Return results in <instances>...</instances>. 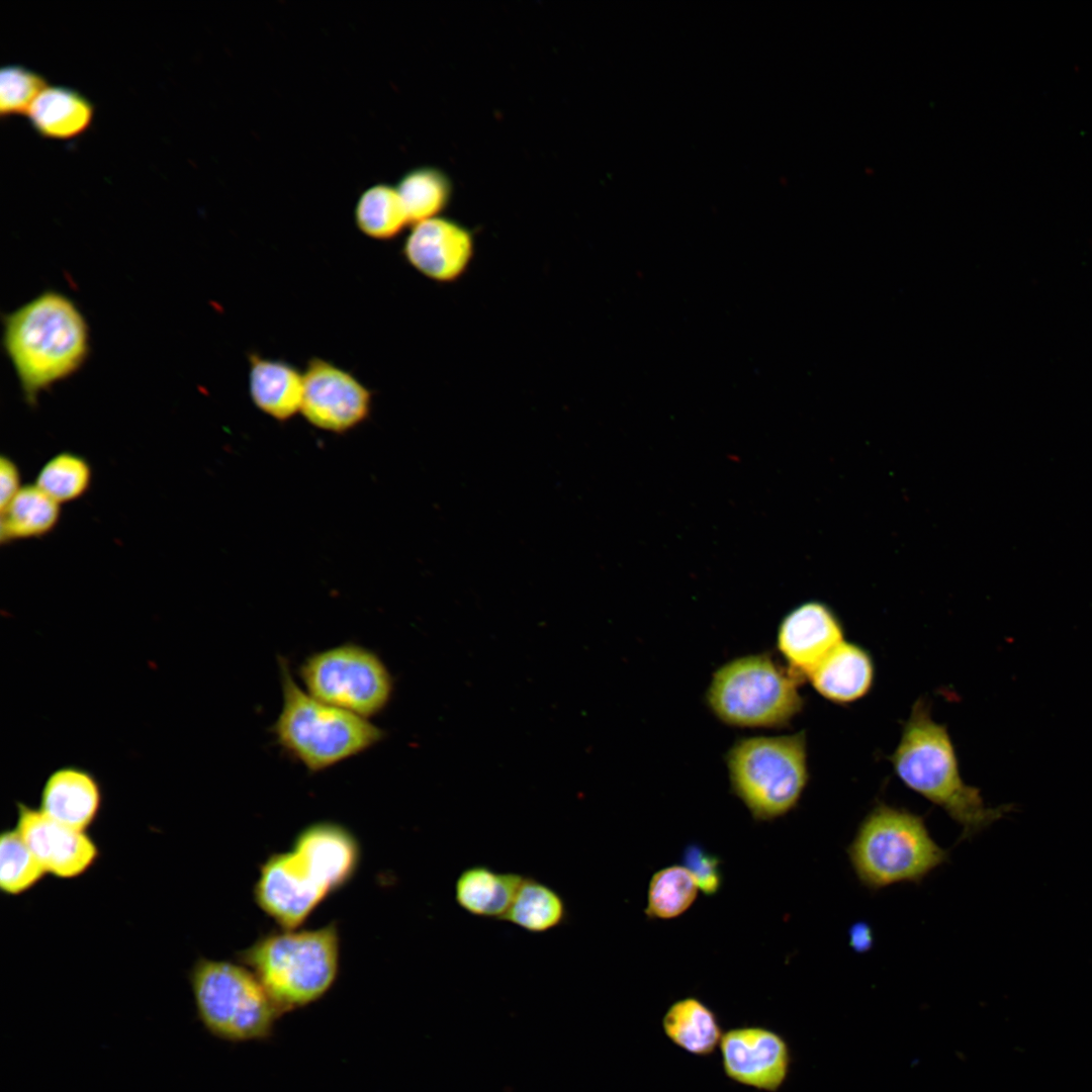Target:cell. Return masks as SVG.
<instances>
[{
    "mask_svg": "<svg viewBox=\"0 0 1092 1092\" xmlns=\"http://www.w3.org/2000/svg\"><path fill=\"white\" fill-rule=\"evenodd\" d=\"M890 760L905 786L962 828L960 840L972 839L1010 810L986 806L980 791L964 782L947 729L933 720L924 699L914 703Z\"/></svg>",
    "mask_w": 1092,
    "mask_h": 1092,
    "instance_id": "cell-1",
    "label": "cell"
},
{
    "mask_svg": "<svg viewBox=\"0 0 1092 1092\" xmlns=\"http://www.w3.org/2000/svg\"><path fill=\"white\" fill-rule=\"evenodd\" d=\"M3 346L24 398L33 404L40 392L84 363L88 327L70 298L46 291L6 315Z\"/></svg>",
    "mask_w": 1092,
    "mask_h": 1092,
    "instance_id": "cell-2",
    "label": "cell"
},
{
    "mask_svg": "<svg viewBox=\"0 0 1092 1092\" xmlns=\"http://www.w3.org/2000/svg\"><path fill=\"white\" fill-rule=\"evenodd\" d=\"M281 710L271 727L277 744L309 772L357 756L385 738L369 719L322 702L295 681L287 660L278 658Z\"/></svg>",
    "mask_w": 1092,
    "mask_h": 1092,
    "instance_id": "cell-3",
    "label": "cell"
},
{
    "mask_svg": "<svg viewBox=\"0 0 1092 1092\" xmlns=\"http://www.w3.org/2000/svg\"><path fill=\"white\" fill-rule=\"evenodd\" d=\"M338 924L272 930L237 953L281 1013L309 1005L334 985L340 967Z\"/></svg>",
    "mask_w": 1092,
    "mask_h": 1092,
    "instance_id": "cell-4",
    "label": "cell"
},
{
    "mask_svg": "<svg viewBox=\"0 0 1092 1092\" xmlns=\"http://www.w3.org/2000/svg\"><path fill=\"white\" fill-rule=\"evenodd\" d=\"M846 853L858 882L871 891L918 884L949 857L922 816L883 802L860 821Z\"/></svg>",
    "mask_w": 1092,
    "mask_h": 1092,
    "instance_id": "cell-5",
    "label": "cell"
},
{
    "mask_svg": "<svg viewBox=\"0 0 1092 1092\" xmlns=\"http://www.w3.org/2000/svg\"><path fill=\"white\" fill-rule=\"evenodd\" d=\"M731 792L756 821H772L794 810L807 787L805 731L738 739L726 752Z\"/></svg>",
    "mask_w": 1092,
    "mask_h": 1092,
    "instance_id": "cell-6",
    "label": "cell"
},
{
    "mask_svg": "<svg viewBox=\"0 0 1092 1092\" xmlns=\"http://www.w3.org/2000/svg\"><path fill=\"white\" fill-rule=\"evenodd\" d=\"M801 680L767 652L734 658L712 675L706 704L722 723L739 728H781L802 711Z\"/></svg>",
    "mask_w": 1092,
    "mask_h": 1092,
    "instance_id": "cell-7",
    "label": "cell"
},
{
    "mask_svg": "<svg viewBox=\"0 0 1092 1092\" xmlns=\"http://www.w3.org/2000/svg\"><path fill=\"white\" fill-rule=\"evenodd\" d=\"M197 1018L229 1042L264 1040L282 1014L257 976L237 962L199 958L188 973Z\"/></svg>",
    "mask_w": 1092,
    "mask_h": 1092,
    "instance_id": "cell-8",
    "label": "cell"
},
{
    "mask_svg": "<svg viewBox=\"0 0 1092 1092\" xmlns=\"http://www.w3.org/2000/svg\"><path fill=\"white\" fill-rule=\"evenodd\" d=\"M299 677L315 699L369 719L389 704L393 677L371 649L345 643L308 655Z\"/></svg>",
    "mask_w": 1092,
    "mask_h": 1092,
    "instance_id": "cell-9",
    "label": "cell"
},
{
    "mask_svg": "<svg viewBox=\"0 0 1092 1092\" xmlns=\"http://www.w3.org/2000/svg\"><path fill=\"white\" fill-rule=\"evenodd\" d=\"M336 892L332 882L304 850L269 855L259 869L253 895L258 907L281 928H298L315 908Z\"/></svg>",
    "mask_w": 1092,
    "mask_h": 1092,
    "instance_id": "cell-10",
    "label": "cell"
},
{
    "mask_svg": "<svg viewBox=\"0 0 1092 1092\" xmlns=\"http://www.w3.org/2000/svg\"><path fill=\"white\" fill-rule=\"evenodd\" d=\"M371 406V390L354 374L327 359H309L303 371L300 414L311 426L347 433L368 419Z\"/></svg>",
    "mask_w": 1092,
    "mask_h": 1092,
    "instance_id": "cell-11",
    "label": "cell"
},
{
    "mask_svg": "<svg viewBox=\"0 0 1092 1092\" xmlns=\"http://www.w3.org/2000/svg\"><path fill=\"white\" fill-rule=\"evenodd\" d=\"M723 1071L731 1081L765 1092H778L791 1068V1051L779 1032L765 1026L731 1028L720 1042Z\"/></svg>",
    "mask_w": 1092,
    "mask_h": 1092,
    "instance_id": "cell-12",
    "label": "cell"
},
{
    "mask_svg": "<svg viewBox=\"0 0 1092 1092\" xmlns=\"http://www.w3.org/2000/svg\"><path fill=\"white\" fill-rule=\"evenodd\" d=\"M15 829L48 875L74 879L97 860L99 849L84 830L62 824L39 810L17 803Z\"/></svg>",
    "mask_w": 1092,
    "mask_h": 1092,
    "instance_id": "cell-13",
    "label": "cell"
},
{
    "mask_svg": "<svg viewBox=\"0 0 1092 1092\" xmlns=\"http://www.w3.org/2000/svg\"><path fill=\"white\" fill-rule=\"evenodd\" d=\"M401 251L405 261L421 275L445 284L459 280L467 272L475 242L466 226L437 216L413 224Z\"/></svg>",
    "mask_w": 1092,
    "mask_h": 1092,
    "instance_id": "cell-14",
    "label": "cell"
},
{
    "mask_svg": "<svg viewBox=\"0 0 1092 1092\" xmlns=\"http://www.w3.org/2000/svg\"><path fill=\"white\" fill-rule=\"evenodd\" d=\"M843 627L826 604L808 601L781 621L777 647L788 669L801 681L844 639Z\"/></svg>",
    "mask_w": 1092,
    "mask_h": 1092,
    "instance_id": "cell-15",
    "label": "cell"
},
{
    "mask_svg": "<svg viewBox=\"0 0 1092 1092\" xmlns=\"http://www.w3.org/2000/svg\"><path fill=\"white\" fill-rule=\"evenodd\" d=\"M101 804V788L94 776L80 767L65 766L47 779L38 808L62 824L86 831L96 820Z\"/></svg>",
    "mask_w": 1092,
    "mask_h": 1092,
    "instance_id": "cell-16",
    "label": "cell"
},
{
    "mask_svg": "<svg viewBox=\"0 0 1092 1092\" xmlns=\"http://www.w3.org/2000/svg\"><path fill=\"white\" fill-rule=\"evenodd\" d=\"M249 392L254 405L278 422H286L300 413L303 396V373L292 364L251 353Z\"/></svg>",
    "mask_w": 1092,
    "mask_h": 1092,
    "instance_id": "cell-17",
    "label": "cell"
},
{
    "mask_svg": "<svg viewBox=\"0 0 1092 1092\" xmlns=\"http://www.w3.org/2000/svg\"><path fill=\"white\" fill-rule=\"evenodd\" d=\"M875 677L871 654L847 641L839 643L809 674L814 690L835 704H849L866 696Z\"/></svg>",
    "mask_w": 1092,
    "mask_h": 1092,
    "instance_id": "cell-18",
    "label": "cell"
},
{
    "mask_svg": "<svg viewBox=\"0 0 1092 1092\" xmlns=\"http://www.w3.org/2000/svg\"><path fill=\"white\" fill-rule=\"evenodd\" d=\"M525 876L503 873L485 864L464 869L454 883V899L465 912L480 918L504 920Z\"/></svg>",
    "mask_w": 1092,
    "mask_h": 1092,
    "instance_id": "cell-19",
    "label": "cell"
},
{
    "mask_svg": "<svg viewBox=\"0 0 1092 1092\" xmlns=\"http://www.w3.org/2000/svg\"><path fill=\"white\" fill-rule=\"evenodd\" d=\"M27 117L41 138L71 140L83 134L94 117L92 102L66 86H47L31 104Z\"/></svg>",
    "mask_w": 1092,
    "mask_h": 1092,
    "instance_id": "cell-20",
    "label": "cell"
},
{
    "mask_svg": "<svg viewBox=\"0 0 1092 1092\" xmlns=\"http://www.w3.org/2000/svg\"><path fill=\"white\" fill-rule=\"evenodd\" d=\"M665 1036L685 1052L698 1057L712 1055L723 1031L717 1014L701 999L688 996L669 1005L662 1020Z\"/></svg>",
    "mask_w": 1092,
    "mask_h": 1092,
    "instance_id": "cell-21",
    "label": "cell"
},
{
    "mask_svg": "<svg viewBox=\"0 0 1092 1092\" xmlns=\"http://www.w3.org/2000/svg\"><path fill=\"white\" fill-rule=\"evenodd\" d=\"M568 917L566 902L549 885L525 876L503 921L535 934L563 925Z\"/></svg>",
    "mask_w": 1092,
    "mask_h": 1092,
    "instance_id": "cell-22",
    "label": "cell"
},
{
    "mask_svg": "<svg viewBox=\"0 0 1092 1092\" xmlns=\"http://www.w3.org/2000/svg\"><path fill=\"white\" fill-rule=\"evenodd\" d=\"M60 506L35 484L23 486L1 511V542L48 534L58 524Z\"/></svg>",
    "mask_w": 1092,
    "mask_h": 1092,
    "instance_id": "cell-23",
    "label": "cell"
},
{
    "mask_svg": "<svg viewBox=\"0 0 1092 1092\" xmlns=\"http://www.w3.org/2000/svg\"><path fill=\"white\" fill-rule=\"evenodd\" d=\"M355 222L363 235L378 241L395 238L410 224L396 187L387 184L373 185L361 194Z\"/></svg>",
    "mask_w": 1092,
    "mask_h": 1092,
    "instance_id": "cell-24",
    "label": "cell"
},
{
    "mask_svg": "<svg viewBox=\"0 0 1092 1092\" xmlns=\"http://www.w3.org/2000/svg\"><path fill=\"white\" fill-rule=\"evenodd\" d=\"M396 189L412 225L440 216L452 193L448 177L432 167H422L405 173Z\"/></svg>",
    "mask_w": 1092,
    "mask_h": 1092,
    "instance_id": "cell-25",
    "label": "cell"
},
{
    "mask_svg": "<svg viewBox=\"0 0 1092 1092\" xmlns=\"http://www.w3.org/2000/svg\"><path fill=\"white\" fill-rule=\"evenodd\" d=\"M700 889L686 867L670 864L656 871L648 884L644 910L649 919L670 920L686 913Z\"/></svg>",
    "mask_w": 1092,
    "mask_h": 1092,
    "instance_id": "cell-26",
    "label": "cell"
},
{
    "mask_svg": "<svg viewBox=\"0 0 1092 1092\" xmlns=\"http://www.w3.org/2000/svg\"><path fill=\"white\" fill-rule=\"evenodd\" d=\"M48 875L18 831L7 829L0 835V889L8 896L21 895Z\"/></svg>",
    "mask_w": 1092,
    "mask_h": 1092,
    "instance_id": "cell-27",
    "label": "cell"
},
{
    "mask_svg": "<svg viewBox=\"0 0 1092 1092\" xmlns=\"http://www.w3.org/2000/svg\"><path fill=\"white\" fill-rule=\"evenodd\" d=\"M92 471L80 455L62 452L40 468L34 484L59 505L82 496L90 486Z\"/></svg>",
    "mask_w": 1092,
    "mask_h": 1092,
    "instance_id": "cell-28",
    "label": "cell"
},
{
    "mask_svg": "<svg viewBox=\"0 0 1092 1092\" xmlns=\"http://www.w3.org/2000/svg\"><path fill=\"white\" fill-rule=\"evenodd\" d=\"M48 86L44 77L21 65H6L0 71V115L27 114L31 104Z\"/></svg>",
    "mask_w": 1092,
    "mask_h": 1092,
    "instance_id": "cell-29",
    "label": "cell"
},
{
    "mask_svg": "<svg viewBox=\"0 0 1092 1092\" xmlns=\"http://www.w3.org/2000/svg\"><path fill=\"white\" fill-rule=\"evenodd\" d=\"M681 861L694 877L700 891L707 896H714L719 892L723 884L719 856L698 843H691L684 849Z\"/></svg>",
    "mask_w": 1092,
    "mask_h": 1092,
    "instance_id": "cell-30",
    "label": "cell"
},
{
    "mask_svg": "<svg viewBox=\"0 0 1092 1092\" xmlns=\"http://www.w3.org/2000/svg\"><path fill=\"white\" fill-rule=\"evenodd\" d=\"M20 473L17 465L9 457L0 460V510H4L20 491Z\"/></svg>",
    "mask_w": 1092,
    "mask_h": 1092,
    "instance_id": "cell-31",
    "label": "cell"
},
{
    "mask_svg": "<svg viewBox=\"0 0 1092 1092\" xmlns=\"http://www.w3.org/2000/svg\"><path fill=\"white\" fill-rule=\"evenodd\" d=\"M873 943L871 928L864 923H856L850 929V945L856 951L868 950Z\"/></svg>",
    "mask_w": 1092,
    "mask_h": 1092,
    "instance_id": "cell-32",
    "label": "cell"
}]
</instances>
